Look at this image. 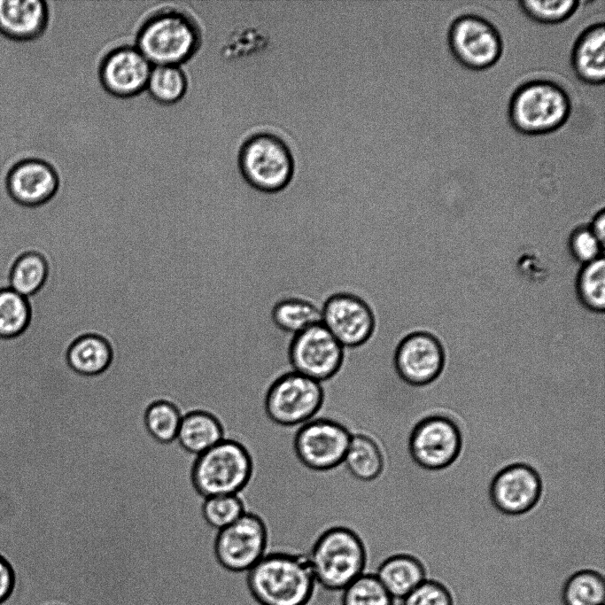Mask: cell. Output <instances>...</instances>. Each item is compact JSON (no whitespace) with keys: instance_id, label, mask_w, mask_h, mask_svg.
Instances as JSON below:
<instances>
[{"instance_id":"obj_1","label":"cell","mask_w":605,"mask_h":605,"mask_svg":"<svg viewBox=\"0 0 605 605\" xmlns=\"http://www.w3.org/2000/svg\"><path fill=\"white\" fill-rule=\"evenodd\" d=\"M200 38L197 22L177 0H159L138 28L135 46L152 66H182L195 54Z\"/></svg>"},{"instance_id":"obj_2","label":"cell","mask_w":605,"mask_h":605,"mask_svg":"<svg viewBox=\"0 0 605 605\" xmlns=\"http://www.w3.org/2000/svg\"><path fill=\"white\" fill-rule=\"evenodd\" d=\"M246 581L260 605H307L317 587L307 556L287 552L267 553Z\"/></svg>"},{"instance_id":"obj_3","label":"cell","mask_w":605,"mask_h":605,"mask_svg":"<svg viewBox=\"0 0 605 605\" xmlns=\"http://www.w3.org/2000/svg\"><path fill=\"white\" fill-rule=\"evenodd\" d=\"M572 111L571 92L553 78H529L511 95L508 116L518 132L531 136L553 133L568 121Z\"/></svg>"},{"instance_id":"obj_4","label":"cell","mask_w":605,"mask_h":605,"mask_svg":"<svg viewBox=\"0 0 605 605\" xmlns=\"http://www.w3.org/2000/svg\"><path fill=\"white\" fill-rule=\"evenodd\" d=\"M236 161L244 182L261 193H278L294 179L291 149L281 136L272 131H255L244 137L237 148Z\"/></svg>"},{"instance_id":"obj_5","label":"cell","mask_w":605,"mask_h":605,"mask_svg":"<svg viewBox=\"0 0 605 605\" xmlns=\"http://www.w3.org/2000/svg\"><path fill=\"white\" fill-rule=\"evenodd\" d=\"M307 559L317 586L333 593H340L368 567L363 541L345 527H333L320 535Z\"/></svg>"},{"instance_id":"obj_6","label":"cell","mask_w":605,"mask_h":605,"mask_svg":"<svg viewBox=\"0 0 605 605\" xmlns=\"http://www.w3.org/2000/svg\"><path fill=\"white\" fill-rule=\"evenodd\" d=\"M468 8L450 24L446 41L454 58L463 66L481 71L493 66L501 58L503 40L500 29L477 7Z\"/></svg>"},{"instance_id":"obj_7","label":"cell","mask_w":605,"mask_h":605,"mask_svg":"<svg viewBox=\"0 0 605 605\" xmlns=\"http://www.w3.org/2000/svg\"><path fill=\"white\" fill-rule=\"evenodd\" d=\"M252 460L239 443L223 438L198 455L193 480L205 497L237 494L252 476Z\"/></svg>"},{"instance_id":"obj_8","label":"cell","mask_w":605,"mask_h":605,"mask_svg":"<svg viewBox=\"0 0 605 605\" xmlns=\"http://www.w3.org/2000/svg\"><path fill=\"white\" fill-rule=\"evenodd\" d=\"M323 403L322 384L291 371L281 376L268 388L264 408L275 423L294 427L314 418Z\"/></svg>"},{"instance_id":"obj_9","label":"cell","mask_w":605,"mask_h":605,"mask_svg":"<svg viewBox=\"0 0 605 605\" xmlns=\"http://www.w3.org/2000/svg\"><path fill=\"white\" fill-rule=\"evenodd\" d=\"M462 434L448 416L430 415L419 420L407 438V452L421 469L436 471L451 466L462 449Z\"/></svg>"},{"instance_id":"obj_10","label":"cell","mask_w":605,"mask_h":605,"mask_svg":"<svg viewBox=\"0 0 605 605\" xmlns=\"http://www.w3.org/2000/svg\"><path fill=\"white\" fill-rule=\"evenodd\" d=\"M352 432L340 422L319 413L300 425L294 438L299 462L314 471L334 469L343 464Z\"/></svg>"},{"instance_id":"obj_11","label":"cell","mask_w":605,"mask_h":605,"mask_svg":"<svg viewBox=\"0 0 605 605\" xmlns=\"http://www.w3.org/2000/svg\"><path fill=\"white\" fill-rule=\"evenodd\" d=\"M289 355L293 371L322 383L339 370L344 347L318 323L293 336Z\"/></svg>"},{"instance_id":"obj_12","label":"cell","mask_w":605,"mask_h":605,"mask_svg":"<svg viewBox=\"0 0 605 605\" xmlns=\"http://www.w3.org/2000/svg\"><path fill=\"white\" fill-rule=\"evenodd\" d=\"M268 531L257 516L244 513L235 523L219 531L216 557L222 567L234 572H247L266 554Z\"/></svg>"},{"instance_id":"obj_13","label":"cell","mask_w":605,"mask_h":605,"mask_svg":"<svg viewBox=\"0 0 605 605\" xmlns=\"http://www.w3.org/2000/svg\"><path fill=\"white\" fill-rule=\"evenodd\" d=\"M446 361L440 341L426 330L405 336L394 354V368L407 385L420 388L432 384L441 375Z\"/></svg>"},{"instance_id":"obj_14","label":"cell","mask_w":605,"mask_h":605,"mask_svg":"<svg viewBox=\"0 0 605 605\" xmlns=\"http://www.w3.org/2000/svg\"><path fill=\"white\" fill-rule=\"evenodd\" d=\"M543 483L539 472L524 462L509 464L499 470L489 485L493 508L506 516L531 511L539 501Z\"/></svg>"},{"instance_id":"obj_15","label":"cell","mask_w":605,"mask_h":605,"mask_svg":"<svg viewBox=\"0 0 605 605\" xmlns=\"http://www.w3.org/2000/svg\"><path fill=\"white\" fill-rule=\"evenodd\" d=\"M321 323L343 347L352 348L370 337L375 317L370 306L361 298L338 293L324 303Z\"/></svg>"},{"instance_id":"obj_16","label":"cell","mask_w":605,"mask_h":605,"mask_svg":"<svg viewBox=\"0 0 605 605\" xmlns=\"http://www.w3.org/2000/svg\"><path fill=\"white\" fill-rule=\"evenodd\" d=\"M152 65L131 43L109 50L102 58L98 74L104 88L111 94L128 97L146 90Z\"/></svg>"},{"instance_id":"obj_17","label":"cell","mask_w":605,"mask_h":605,"mask_svg":"<svg viewBox=\"0 0 605 605\" xmlns=\"http://www.w3.org/2000/svg\"><path fill=\"white\" fill-rule=\"evenodd\" d=\"M4 184L14 202L26 207H36L55 195L59 178L50 162L40 157H29L12 165L5 173Z\"/></svg>"},{"instance_id":"obj_18","label":"cell","mask_w":605,"mask_h":605,"mask_svg":"<svg viewBox=\"0 0 605 605\" xmlns=\"http://www.w3.org/2000/svg\"><path fill=\"white\" fill-rule=\"evenodd\" d=\"M50 21L47 0H0V33L17 42L36 40Z\"/></svg>"},{"instance_id":"obj_19","label":"cell","mask_w":605,"mask_h":605,"mask_svg":"<svg viewBox=\"0 0 605 605\" xmlns=\"http://www.w3.org/2000/svg\"><path fill=\"white\" fill-rule=\"evenodd\" d=\"M605 21L586 27L576 38L570 66L576 78L587 85L605 83Z\"/></svg>"},{"instance_id":"obj_20","label":"cell","mask_w":605,"mask_h":605,"mask_svg":"<svg viewBox=\"0 0 605 605\" xmlns=\"http://www.w3.org/2000/svg\"><path fill=\"white\" fill-rule=\"evenodd\" d=\"M385 438L363 430L352 432L343 465L355 479L369 482L380 477L388 463Z\"/></svg>"},{"instance_id":"obj_21","label":"cell","mask_w":605,"mask_h":605,"mask_svg":"<svg viewBox=\"0 0 605 605\" xmlns=\"http://www.w3.org/2000/svg\"><path fill=\"white\" fill-rule=\"evenodd\" d=\"M374 573L394 600H402L426 579V570L422 561L406 552L386 557Z\"/></svg>"},{"instance_id":"obj_22","label":"cell","mask_w":605,"mask_h":605,"mask_svg":"<svg viewBox=\"0 0 605 605\" xmlns=\"http://www.w3.org/2000/svg\"><path fill=\"white\" fill-rule=\"evenodd\" d=\"M223 439L222 428L212 415L195 411L182 416L176 440L188 452L200 454Z\"/></svg>"},{"instance_id":"obj_23","label":"cell","mask_w":605,"mask_h":605,"mask_svg":"<svg viewBox=\"0 0 605 605\" xmlns=\"http://www.w3.org/2000/svg\"><path fill=\"white\" fill-rule=\"evenodd\" d=\"M112 350L102 337L88 335L80 337L68 350L67 361L70 367L84 376H94L103 372L110 364Z\"/></svg>"},{"instance_id":"obj_24","label":"cell","mask_w":605,"mask_h":605,"mask_svg":"<svg viewBox=\"0 0 605 605\" xmlns=\"http://www.w3.org/2000/svg\"><path fill=\"white\" fill-rule=\"evenodd\" d=\"M272 319L280 330L296 335L321 323L322 308L309 300L287 298L277 302L272 310Z\"/></svg>"},{"instance_id":"obj_25","label":"cell","mask_w":605,"mask_h":605,"mask_svg":"<svg viewBox=\"0 0 605 605\" xmlns=\"http://www.w3.org/2000/svg\"><path fill=\"white\" fill-rule=\"evenodd\" d=\"M562 601L563 605H604L603 576L591 569L576 571L562 586Z\"/></svg>"},{"instance_id":"obj_26","label":"cell","mask_w":605,"mask_h":605,"mask_svg":"<svg viewBox=\"0 0 605 605\" xmlns=\"http://www.w3.org/2000/svg\"><path fill=\"white\" fill-rule=\"evenodd\" d=\"M48 275V265L38 252H28L20 255L12 267L10 288L27 298L36 293L44 284Z\"/></svg>"},{"instance_id":"obj_27","label":"cell","mask_w":605,"mask_h":605,"mask_svg":"<svg viewBox=\"0 0 605 605\" xmlns=\"http://www.w3.org/2000/svg\"><path fill=\"white\" fill-rule=\"evenodd\" d=\"M577 296L590 311L603 313L605 309V260H596L583 265L576 281Z\"/></svg>"},{"instance_id":"obj_28","label":"cell","mask_w":605,"mask_h":605,"mask_svg":"<svg viewBox=\"0 0 605 605\" xmlns=\"http://www.w3.org/2000/svg\"><path fill=\"white\" fill-rule=\"evenodd\" d=\"M146 90L159 103H175L187 90L186 74L180 66H153Z\"/></svg>"},{"instance_id":"obj_29","label":"cell","mask_w":605,"mask_h":605,"mask_svg":"<svg viewBox=\"0 0 605 605\" xmlns=\"http://www.w3.org/2000/svg\"><path fill=\"white\" fill-rule=\"evenodd\" d=\"M30 317L27 298L10 287L0 289V337L10 338L21 334Z\"/></svg>"},{"instance_id":"obj_30","label":"cell","mask_w":605,"mask_h":605,"mask_svg":"<svg viewBox=\"0 0 605 605\" xmlns=\"http://www.w3.org/2000/svg\"><path fill=\"white\" fill-rule=\"evenodd\" d=\"M340 605H395L374 572L366 571L340 593Z\"/></svg>"},{"instance_id":"obj_31","label":"cell","mask_w":605,"mask_h":605,"mask_svg":"<svg viewBox=\"0 0 605 605\" xmlns=\"http://www.w3.org/2000/svg\"><path fill=\"white\" fill-rule=\"evenodd\" d=\"M580 0H518L523 12L532 21L556 26L568 21L578 11Z\"/></svg>"},{"instance_id":"obj_32","label":"cell","mask_w":605,"mask_h":605,"mask_svg":"<svg viewBox=\"0 0 605 605\" xmlns=\"http://www.w3.org/2000/svg\"><path fill=\"white\" fill-rule=\"evenodd\" d=\"M182 418V413L175 405L157 401L146 410L144 423L148 432L156 440L168 443L176 439Z\"/></svg>"},{"instance_id":"obj_33","label":"cell","mask_w":605,"mask_h":605,"mask_svg":"<svg viewBox=\"0 0 605 605\" xmlns=\"http://www.w3.org/2000/svg\"><path fill=\"white\" fill-rule=\"evenodd\" d=\"M203 514L210 526L221 531L239 519L244 508L237 494L214 495L206 498Z\"/></svg>"},{"instance_id":"obj_34","label":"cell","mask_w":605,"mask_h":605,"mask_svg":"<svg viewBox=\"0 0 605 605\" xmlns=\"http://www.w3.org/2000/svg\"><path fill=\"white\" fill-rule=\"evenodd\" d=\"M572 257L583 265L603 257L604 244L593 235L588 226L576 228L569 238Z\"/></svg>"},{"instance_id":"obj_35","label":"cell","mask_w":605,"mask_h":605,"mask_svg":"<svg viewBox=\"0 0 605 605\" xmlns=\"http://www.w3.org/2000/svg\"><path fill=\"white\" fill-rule=\"evenodd\" d=\"M401 605H454V599L444 584L425 579L401 600Z\"/></svg>"},{"instance_id":"obj_36","label":"cell","mask_w":605,"mask_h":605,"mask_svg":"<svg viewBox=\"0 0 605 605\" xmlns=\"http://www.w3.org/2000/svg\"><path fill=\"white\" fill-rule=\"evenodd\" d=\"M13 586V571L9 563L0 556V604L9 597Z\"/></svg>"},{"instance_id":"obj_37","label":"cell","mask_w":605,"mask_h":605,"mask_svg":"<svg viewBox=\"0 0 605 605\" xmlns=\"http://www.w3.org/2000/svg\"><path fill=\"white\" fill-rule=\"evenodd\" d=\"M598 240L604 244L605 240V213L603 208L598 211L588 226Z\"/></svg>"},{"instance_id":"obj_38","label":"cell","mask_w":605,"mask_h":605,"mask_svg":"<svg viewBox=\"0 0 605 605\" xmlns=\"http://www.w3.org/2000/svg\"><path fill=\"white\" fill-rule=\"evenodd\" d=\"M21 206H20V208H21ZM20 208H19V214ZM19 214H18V222H19ZM19 237H20V236H19ZM20 243H21V241H20ZM23 251H24V250H23Z\"/></svg>"}]
</instances>
